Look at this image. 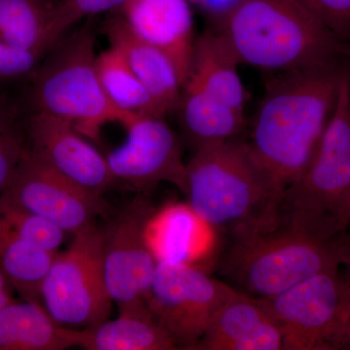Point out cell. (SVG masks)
<instances>
[{"mask_svg":"<svg viewBox=\"0 0 350 350\" xmlns=\"http://www.w3.org/2000/svg\"><path fill=\"white\" fill-rule=\"evenodd\" d=\"M49 10L42 0H0V39L43 57L48 51Z\"/></svg>","mask_w":350,"mask_h":350,"instance_id":"24","label":"cell"},{"mask_svg":"<svg viewBox=\"0 0 350 350\" xmlns=\"http://www.w3.org/2000/svg\"><path fill=\"white\" fill-rule=\"evenodd\" d=\"M131 0H59L50 7L48 20V51L54 48L71 27L84 18L122 10Z\"/></svg>","mask_w":350,"mask_h":350,"instance_id":"26","label":"cell"},{"mask_svg":"<svg viewBox=\"0 0 350 350\" xmlns=\"http://www.w3.org/2000/svg\"><path fill=\"white\" fill-rule=\"evenodd\" d=\"M344 349H350V312L345 326L344 335Z\"/></svg>","mask_w":350,"mask_h":350,"instance_id":"34","label":"cell"},{"mask_svg":"<svg viewBox=\"0 0 350 350\" xmlns=\"http://www.w3.org/2000/svg\"><path fill=\"white\" fill-rule=\"evenodd\" d=\"M282 329L261 299L238 291L214 317L196 350H282Z\"/></svg>","mask_w":350,"mask_h":350,"instance_id":"15","label":"cell"},{"mask_svg":"<svg viewBox=\"0 0 350 350\" xmlns=\"http://www.w3.org/2000/svg\"><path fill=\"white\" fill-rule=\"evenodd\" d=\"M55 254L0 222V269L25 301L40 303L41 287Z\"/></svg>","mask_w":350,"mask_h":350,"instance_id":"22","label":"cell"},{"mask_svg":"<svg viewBox=\"0 0 350 350\" xmlns=\"http://www.w3.org/2000/svg\"><path fill=\"white\" fill-rule=\"evenodd\" d=\"M155 211L146 196L138 194L103 229V273L119 312L148 306L146 299L159 262L145 232Z\"/></svg>","mask_w":350,"mask_h":350,"instance_id":"10","label":"cell"},{"mask_svg":"<svg viewBox=\"0 0 350 350\" xmlns=\"http://www.w3.org/2000/svg\"><path fill=\"white\" fill-rule=\"evenodd\" d=\"M119 312L117 319L81 330L73 329L75 347L87 350L178 349L148 306Z\"/></svg>","mask_w":350,"mask_h":350,"instance_id":"17","label":"cell"},{"mask_svg":"<svg viewBox=\"0 0 350 350\" xmlns=\"http://www.w3.org/2000/svg\"><path fill=\"white\" fill-rule=\"evenodd\" d=\"M213 29L239 64L275 75L350 63V46L299 0H239Z\"/></svg>","mask_w":350,"mask_h":350,"instance_id":"2","label":"cell"},{"mask_svg":"<svg viewBox=\"0 0 350 350\" xmlns=\"http://www.w3.org/2000/svg\"><path fill=\"white\" fill-rule=\"evenodd\" d=\"M13 291H0V312L8 306L11 301H13L12 298Z\"/></svg>","mask_w":350,"mask_h":350,"instance_id":"33","label":"cell"},{"mask_svg":"<svg viewBox=\"0 0 350 350\" xmlns=\"http://www.w3.org/2000/svg\"><path fill=\"white\" fill-rule=\"evenodd\" d=\"M337 252L340 269H345V278L350 285V232L338 234Z\"/></svg>","mask_w":350,"mask_h":350,"instance_id":"30","label":"cell"},{"mask_svg":"<svg viewBox=\"0 0 350 350\" xmlns=\"http://www.w3.org/2000/svg\"><path fill=\"white\" fill-rule=\"evenodd\" d=\"M350 192V73L306 172L287 189L282 219L308 231L337 237L335 218Z\"/></svg>","mask_w":350,"mask_h":350,"instance_id":"6","label":"cell"},{"mask_svg":"<svg viewBox=\"0 0 350 350\" xmlns=\"http://www.w3.org/2000/svg\"><path fill=\"white\" fill-rule=\"evenodd\" d=\"M121 11L137 36L172 59L183 86L197 39L188 0H131Z\"/></svg>","mask_w":350,"mask_h":350,"instance_id":"14","label":"cell"},{"mask_svg":"<svg viewBox=\"0 0 350 350\" xmlns=\"http://www.w3.org/2000/svg\"><path fill=\"white\" fill-rule=\"evenodd\" d=\"M72 124L33 112L27 126L29 150L64 177L98 197L115 183L105 157Z\"/></svg>","mask_w":350,"mask_h":350,"instance_id":"13","label":"cell"},{"mask_svg":"<svg viewBox=\"0 0 350 350\" xmlns=\"http://www.w3.org/2000/svg\"><path fill=\"white\" fill-rule=\"evenodd\" d=\"M40 56L14 48L0 39V82H10L33 75Z\"/></svg>","mask_w":350,"mask_h":350,"instance_id":"29","label":"cell"},{"mask_svg":"<svg viewBox=\"0 0 350 350\" xmlns=\"http://www.w3.org/2000/svg\"><path fill=\"white\" fill-rule=\"evenodd\" d=\"M105 33L111 47L123 55L133 72L147 88L163 116L176 110L182 81L172 59L137 36L122 16L107 21Z\"/></svg>","mask_w":350,"mask_h":350,"instance_id":"16","label":"cell"},{"mask_svg":"<svg viewBox=\"0 0 350 350\" xmlns=\"http://www.w3.org/2000/svg\"><path fill=\"white\" fill-rule=\"evenodd\" d=\"M126 129L125 142L107 157L115 180L126 182L145 196L159 184L170 183L185 196L187 163L178 137L165 117L139 116Z\"/></svg>","mask_w":350,"mask_h":350,"instance_id":"12","label":"cell"},{"mask_svg":"<svg viewBox=\"0 0 350 350\" xmlns=\"http://www.w3.org/2000/svg\"><path fill=\"white\" fill-rule=\"evenodd\" d=\"M94 44L91 25L57 43L32 75L31 92L34 112L66 120L92 138L105 124L114 122L126 128L139 117L121 111L107 98L96 69Z\"/></svg>","mask_w":350,"mask_h":350,"instance_id":"5","label":"cell"},{"mask_svg":"<svg viewBox=\"0 0 350 350\" xmlns=\"http://www.w3.org/2000/svg\"><path fill=\"white\" fill-rule=\"evenodd\" d=\"M194 1L199 2L202 6L211 9V10H219L221 14L231 8L239 0H194Z\"/></svg>","mask_w":350,"mask_h":350,"instance_id":"32","label":"cell"},{"mask_svg":"<svg viewBox=\"0 0 350 350\" xmlns=\"http://www.w3.org/2000/svg\"><path fill=\"white\" fill-rule=\"evenodd\" d=\"M349 73L350 63L334 64L278 73L269 83L245 144L283 197L312 160Z\"/></svg>","mask_w":350,"mask_h":350,"instance_id":"1","label":"cell"},{"mask_svg":"<svg viewBox=\"0 0 350 350\" xmlns=\"http://www.w3.org/2000/svg\"><path fill=\"white\" fill-rule=\"evenodd\" d=\"M206 226L189 204H170L155 211L145 232L158 262L193 265L204 250Z\"/></svg>","mask_w":350,"mask_h":350,"instance_id":"20","label":"cell"},{"mask_svg":"<svg viewBox=\"0 0 350 350\" xmlns=\"http://www.w3.org/2000/svg\"><path fill=\"white\" fill-rule=\"evenodd\" d=\"M261 300L282 329V350L344 349L350 285L340 269Z\"/></svg>","mask_w":350,"mask_h":350,"instance_id":"8","label":"cell"},{"mask_svg":"<svg viewBox=\"0 0 350 350\" xmlns=\"http://www.w3.org/2000/svg\"><path fill=\"white\" fill-rule=\"evenodd\" d=\"M73 329L59 325L39 301H13L0 312V350H63Z\"/></svg>","mask_w":350,"mask_h":350,"instance_id":"21","label":"cell"},{"mask_svg":"<svg viewBox=\"0 0 350 350\" xmlns=\"http://www.w3.org/2000/svg\"><path fill=\"white\" fill-rule=\"evenodd\" d=\"M335 228L338 234L350 232V192L336 216Z\"/></svg>","mask_w":350,"mask_h":350,"instance_id":"31","label":"cell"},{"mask_svg":"<svg viewBox=\"0 0 350 350\" xmlns=\"http://www.w3.org/2000/svg\"><path fill=\"white\" fill-rule=\"evenodd\" d=\"M221 273L257 299L284 292L319 273L340 269L337 238L282 222L262 231L231 232Z\"/></svg>","mask_w":350,"mask_h":350,"instance_id":"4","label":"cell"},{"mask_svg":"<svg viewBox=\"0 0 350 350\" xmlns=\"http://www.w3.org/2000/svg\"><path fill=\"white\" fill-rule=\"evenodd\" d=\"M239 64L217 32L208 29L196 39L184 83L195 85L244 111L246 92L239 75Z\"/></svg>","mask_w":350,"mask_h":350,"instance_id":"19","label":"cell"},{"mask_svg":"<svg viewBox=\"0 0 350 350\" xmlns=\"http://www.w3.org/2000/svg\"><path fill=\"white\" fill-rule=\"evenodd\" d=\"M237 293L193 265L159 262L146 303L178 349H195L219 310Z\"/></svg>","mask_w":350,"mask_h":350,"instance_id":"9","label":"cell"},{"mask_svg":"<svg viewBox=\"0 0 350 350\" xmlns=\"http://www.w3.org/2000/svg\"><path fill=\"white\" fill-rule=\"evenodd\" d=\"M342 42L350 46V0H299Z\"/></svg>","mask_w":350,"mask_h":350,"instance_id":"28","label":"cell"},{"mask_svg":"<svg viewBox=\"0 0 350 350\" xmlns=\"http://www.w3.org/2000/svg\"><path fill=\"white\" fill-rule=\"evenodd\" d=\"M41 300L62 326L88 328L108 319L113 301L105 280L103 229L96 223L57 252L41 287Z\"/></svg>","mask_w":350,"mask_h":350,"instance_id":"7","label":"cell"},{"mask_svg":"<svg viewBox=\"0 0 350 350\" xmlns=\"http://www.w3.org/2000/svg\"><path fill=\"white\" fill-rule=\"evenodd\" d=\"M177 110L184 133L196 149L236 139L245 126L244 111L200 88L184 83Z\"/></svg>","mask_w":350,"mask_h":350,"instance_id":"18","label":"cell"},{"mask_svg":"<svg viewBox=\"0 0 350 350\" xmlns=\"http://www.w3.org/2000/svg\"><path fill=\"white\" fill-rule=\"evenodd\" d=\"M0 195L73 236L107 211L103 197L73 183L29 149Z\"/></svg>","mask_w":350,"mask_h":350,"instance_id":"11","label":"cell"},{"mask_svg":"<svg viewBox=\"0 0 350 350\" xmlns=\"http://www.w3.org/2000/svg\"><path fill=\"white\" fill-rule=\"evenodd\" d=\"M185 197L207 226L230 232L282 222L283 193L238 138L196 149L187 163Z\"/></svg>","mask_w":350,"mask_h":350,"instance_id":"3","label":"cell"},{"mask_svg":"<svg viewBox=\"0 0 350 350\" xmlns=\"http://www.w3.org/2000/svg\"><path fill=\"white\" fill-rule=\"evenodd\" d=\"M96 69L105 93L115 107L133 116L165 117L118 50L110 47L96 57Z\"/></svg>","mask_w":350,"mask_h":350,"instance_id":"23","label":"cell"},{"mask_svg":"<svg viewBox=\"0 0 350 350\" xmlns=\"http://www.w3.org/2000/svg\"><path fill=\"white\" fill-rule=\"evenodd\" d=\"M0 222L19 234L21 238L52 253L59 252L66 238V232L61 228L14 204L1 195Z\"/></svg>","mask_w":350,"mask_h":350,"instance_id":"25","label":"cell"},{"mask_svg":"<svg viewBox=\"0 0 350 350\" xmlns=\"http://www.w3.org/2000/svg\"><path fill=\"white\" fill-rule=\"evenodd\" d=\"M29 149L15 110L0 100V194L5 190Z\"/></svg>","mask_w":350,"mask_h":350,"instance_id":"27","label":"cell"}]
</instances>
